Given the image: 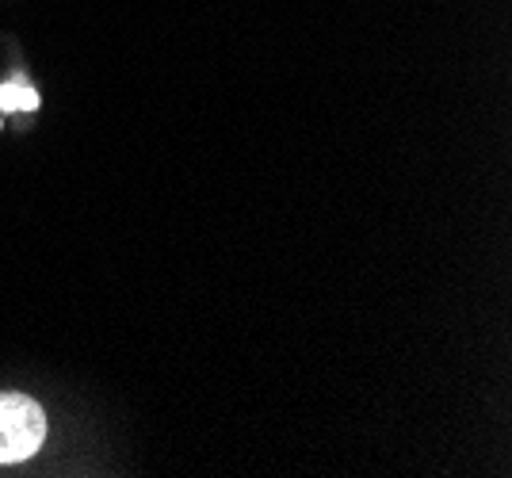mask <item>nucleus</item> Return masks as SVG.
Wrapping results in <instances>:
<instances>
[{
  "mask_svg": "<svg viewBox=\"0 0 512 478\" xmlns=\"http://www.w3.org/2000/svg\"><path fill=\"white\" fill-rule=\"evenodd\" d=\"M46 417L23 394H0V463H20L43 448Z\"/></svg>",
  "mask_w": 512,
  "mask_h": 478,
  "instance_id": "1",
  "label": "nucleus"
},
{
  "mask_svg": "<svg viewBox=\"0 0 512 478\" xmlns=\"http://www.w3.org/2000/svg\"><path fill=\"white\" fill-rule=\"evenodd\" d=\"M39 108V92L23 81L0 85V111H35Z\"/></svg>",
  "mask_w": 512,
  "mask_h": 478,
  "instance_id": "2",
  "label": "nucleus"
}]
</instances>
